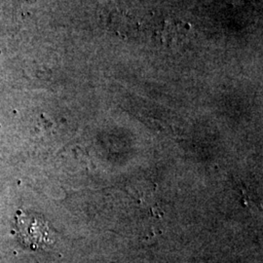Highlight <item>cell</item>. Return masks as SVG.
Returning a JSON list of instances; mask_svg holds the SVG:
<instances>
[{
	"instance_id": "cell-1",
	"label": "cell",
	"mask_w": 263,
	"mask_h": 263,
	"mask_svg": "<svg viewBox=\"0 0 263 263\" xmlns=\"http://www.w3.org/2000/svg\"><path fill=\"white\" fill-rule=\"evenodd\" d=\"M17 234L22 242L31 249H38L49 241L46 222L37 217L27 215L22 211L17 213Z\"/></svg>"
}]
</instances>
